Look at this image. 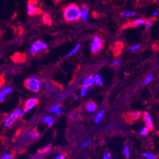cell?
Here are the masks:
<instances>
[{
    "label": "cell",
    "mask_w": 159,
    "mask_h": 159,
    "mask_svg": "<svg viewBox=\"0 0 159 159\" xmlns=\"http://www.w3.org/2000/svg\"><path fill=\"white\" fill-rule=\"evenodd\" d=\"M110 157H111V154L110 152H107L103 155V159H110Z\"/></svg>",
    "instance_id": "33"
},
{
    "label": "cell",
    "mask_w": 159,
    "mask_h": 159,
    "mask_svg": "<svg viewBox=\"0 0 159 159\" xmlns=\"http://www.w3.org/2000/svg\"><path fill=\"white\" fill-rule=\"evenodd\" d=\"M112 65L115 67H119L120 66V61L118 60H114L112 61Z\"/></svg>",
    "instance_id": "30"
},
{
    "label": "cell",
    "mask_w": 159,
    "mask_h": 159,
    "mask_svg": "<svg viewBox=\"0 0 159 159\" xmlns=\"http://www.w3.org/2000/svg\"><path fill=\"white\" fill-rule=\"evenodd\" d=\"M38 103V100L36 98H31L27 100L25 103L24 110H23V115L26 114L31 110H33Z\"/></svg>",
    "instance_id": "6"
},
{
    "label": "cell",
    "mask_w": 159,
    "mask_h": 159,
    "mask_svg": "<svg viewBox=\"0 0 159 159\" xmlns=\"http://www.w3.org/2000/svg\"><path fill=\"white\" fill-rule=\"evenodd\" d=\"M24 86L28 90L37 93L39 92L41 89V81L39 79L32 77L26 79L24 82Z\"/></svg>",
    "instance_id": "2"
},
{
    "label": "cell",
    "mask_w": 159,
    "mask_h": 159,
    "mask_svg": "<svg viewBox=\"0 0 159 159\" xmlns=\"http://www.w3.org/2000/svg\"><path fill=\"white\" fill-rule=\"evenodd\" d=\"M13 89L10 86L3 87L0 90V102H4L8 94L11 93Z\"/></svg>",
    "instance_id": "7"
},
{
    "label": "cell",
    "mask_w": 159,
    "mask_h": 159,
    "mask_svg": "<svg viewBox=\"0 0 159 159\" xmlns=\"http://www.w3.org/2000/svg\"><path fill=\"white\" fill-rule=\"evenodd\" d=\"M0 159H13V156L9 153H5Z\"/></svg>",
    "instance_id": "28"
},
{
    "label": "cell",
    "mask_w": 159,
    "mask_h": 159,
    "mask_svg": "<svg viewBox=\"0 0 159 159\" xmlns=\"http://www.w3.org/2000/svg\"><path fill=\"white\" fill-rule=\"evenodd\" d=\"M18 119L17 116H16V114L14 112L11 113L5 120L4 121V125L6 127V128H10L11 125H13L15 122Z\"/></svg>",
    "instance_id": "8"
},
{
    "label": "cell",
    "mask_w": 159,
    "mask_h": 159,
    "mask_svg": "<svg viewBox=\"0 0 159 159\" xmlns=\"http://www.w3.org/2000/svg\"><path fill=\"white\" fill-rule=\"evenodd\" d=\"M143 119L146 123L147 128L149 130H152L153 128V124L151 116L149 114L145 112L143 114Z\"/></svg>",
    "instance_id": "10"
},
{
    "label": "cell",
    "mask_w": 159,
    "mask_h": 159,
    "mask_svg": "<svg viewBox=\"0 0 159 159\" xmlns=\"http://www.w3.org/2000/svg\"><path fill=\"white\" fill-rule=\"evenodd\" d=\"M153 78H154V75H153V74H150V75H148L145 79V80H144V81H143V84H149V83L153 80Z\"/></svg>",
    "instance_id": "22"
},
{
    "label": "cell",
    "mask_w": 159,
    "mask_h": 159,
    "mask_svg": "<svg viewBox=\"0 0 159 159\" xmlns=\"http://www.w3.org/2000/svg\"><path fill=\"white\" fill-rule=\"evenodd\" d=\"M145 22H146L145 19L141 18V19H138L134 20L133 21L129 22L125 26L128 27H140L142 25H144L145 24Z\"/></svg>",
    "instance_id": "9"
},
{
    "label": "cell",
    "mask_w": 159,
    "mask_h": 159,
    "mask_svg": "<svg viewBox=\"0 0 159 159\" xmlns=\"http://www.w3.org/2000/svg\"><path fill=\"white\" fill-rule=\"evenodd\" d=\"M95 84V79H94V75H91L88 77H86L84 81H83V85L88 87H91Z\"/></svg>",
    "instance_id": "12"
},
{
    "label": "cell",
    "mask_w": 159,
    "mask_h": 159,
    "mask_svg": "<svg viewBox=\"0 0 159 159\" xmlns=\"http://www.w3.org/2000/svg\"><path fill=\"white\" fill-rule=\"evenodd\" d=\"M70 119H74V116H73V114H71V115L70 116Z\"/></svg>",
    "instance_id": "38"
},
{
    "label": "cell",
    "mask_w": 159,
    "mask_h": 159,
    "mask_svg": "<svg viewBox=\"0 0 159 159\" xmlns=\"http://www.w3.org/2000/svg\"><path fill=\"white\" fill-rule=\"evenodd\" d=\"M103 116H104V110H100V112H98L96 117H94V122L97 124L99 123L102 120Z\"/></svg>",
    "instance_id": "17"
},
{
    "label": "cell",
    "mask_w": 159,
    "mask_h": 159,
    "mask_svg": "<svg viewBox=\"0 0 159 159\" xmlns=\"http://www.w3.org/2000/svg\"><path fill=\"white\" fill-rule=\"evenodd\" d=\"M136 12L134 11H128V10H124L120 13V16L123 18H129L133 17L135 16Z\"/></svg>",
    "instance_id": "13"
},
{
    "label": "cell",
    "mask_w": 159,
    "mask_h": 159,
    "mask_svg": "<svg viewBox=\"0 0 159 159\" xmlns=\"http://www.w3.org/2000/svg\"><path fill=\"white\" fill-rule=\"evenodd\" d=\"M55 2H60V1H61V0H55Z\"/></svg>",
    "instance_id": "39"
},
{
    "label": "cell",
    "mask_w": 159,
    "mask_h": 159,
    "mask_svg": "<svg viewBox=\"0 0 159 159\" xmlns=\"http://www.w3.org/2000/svg\"><path fill=\"white\" fill-rule=\"evenodd\" d=\"M88 88L84 85H83L81 86V91H80V94L81 96L82 97H84L86 96V94H87V92H88Z\"/></svg>",
    "instance_id": "20"
},
{
    "label": "cell",
    "mask_w": 159,
    "mask_h": 159,
    "mask_svg": "<svg viewBox=\"0 0 159 159\" xmlns=\"http://www.w3.org/2000/svg\"><path fill=\"white\" fill-rule=\"evenodd\" d=\"M80 47H81V44H77L75 46H74V48L68 53V57H72V56H73L74 55H75L78 51H79V48H80Z\"/></svg>",
    "instance_id": "19"
},
{
    "label": "cell",
    "mask_w": 159,
    "mask_h": 159,
    "mask_svg": "<svg viewBox=\"0 0 159 159\" xmlns=\"http://www.w3.org/2000/svg\"><path fill=\"white\" fill-rule=\"evenodd\" d=\"M13 112L16 114L18 118H20L23 116V110L20 108H17Z\"/></svg>",
    "instance_id": "23"
},
{
    "label": "cell",
    "mask_w": 159,
    "mask_h": 159,
    "mask_svg": "<svg viewBox=\"0 0 159 159\" xmlns=\"http://www.w3.org/2000/svg\"><path fill=\"white\" fill-rule=\"evenodd\" d=\"M42 121L44 123H47L48 127H51L54 122V119L53 117L51 116H46L42 119Z\"/></svg>",
    "instance_id": "15"
},
{
    "label": "cell",
    "mask_w": 159,
    "mask_h": 159,
    "mask_svg": "<svg viewBox=\"0 0 159 159\" xmlns=\"http://www.w3.org/2000/svg\"><path fill=\"white\" fill-rule=\"evenodd\" d=\"M61 108L59 105H56L53 107L51 110H50V112L51 113H54L57 116H60L61 114Z\"/></svg>",
    "instance_id": "16"
},
{
    "label": "cell",
    "mask_w": 159,
    "mask_h": 159,
    "mask_svg": "<svg viewBox=\"0 0 159 159\" xmlns=\"http://www.w3.org/2000/svg\"><path fill=\"white\" fill-rule=\"evenodd\" d=\"M123 153L125 155L126 158H129L130 156V152H129V149L128 147H124V148H123Z\"/></svg>",
    "instance_id": "27"
},
{
    "label": "cell",
    "mask_w": 159,
    "mask_h": 159,
    "mask_svg": "<svg viewBox=\"0 0 159 159\" xmlns=\"http://www.w3.org/2000/svg\"><path fill=\"white\" fill-rule=\"evenodd\" d=\"M103 143H106V141H105V140H103V141H102Z\"/></svg>",
    "instance_id": "40"
},
{
    "label": "cell",
    "mask_w": 159,
    "mask_h": 159,
    "mask_svg": "<svg viewBox=\"0 0 159 159\" xmlns=\"http://www.w3.org/2000/svg\"><path fill=\"white\" fill-rule=\"evenodd\" d=\"M142 156L145 157V158H147V159H155L156 157H157L156 155H155L153 154H152V153H147V152L143 153Z\"/></svg>",
    "instance_id": "21"
},
{
    "label": "cell",
    "mask_w": 159,
    "mask_h": 159,
    "mask_svg": "<svg viewBox=\"0 0 159 159\" xmlns=\"http://www.w3.org/2000/svg\"><path fill=\"white\" fill-rule=\"evenodd\" d=\"M47 49V44L41 40L36 41L32 44L29 48V52L31 55H36L40 52L44 51Z\"/></svg>",
    "instance_id": "3"
},
{
    "label": "cell",
    "mask_w": 159,
    "mask_h": 159,
    "mask_svg": "<svg viewBox=\"0 0 159 159\" xmlns=\"http://www.w3.org/2000/svg\"><path fill=\"white\" fill-rule=\"evenodd\" d=\"M27 12L29 15H36L40 14L41 10L36 6V2L35 1H30L27 6Z\"/></svg>",
    "instance_id": "5"
},
{
    "label": "cell",
    "mask_w": 159,
    "mask_h": 159,
    "mask_svg": "<svg viewBox=\"0 0 159 159\" xmlns=\"http://www.w3.org/2000/svg\"><path fill=\"white\" fill-rule=\"evenodd\" d=\"M103 46V41L98 36H94L90 44V49L94 53H97L100 51Z\"/></svg>",
    "instance_id": "4"
},
{
    "label": "cell",
    "mask_w": 159,
    "mask_h": 159,
    "mask_svg": "<svg viewBox=\"0 0 159 159\" xmlns=\"http://www.w3.org/2000/svg\"><path fill=\"white\" fill-rule=\"evenodd\" d=\"M131 116H133L134 117H138L140 115V112L138 110H134V111H133V112H131Z\"/></svg>",
    "instance_id": "31"
},
{
    "label": "cell",
    "mask_w": 159,
    "mask_h": 159,
    "mask_svg": "<svg viewBox=\"0 0 159 159\" xmlns=\"http://www.w3.org/2000/svg\"><path fill=\"white\" fill-rule=\"evenodd\" d=\"M149 131H150V130L147 128V127H144V128L141 130L139 134L141 136H146L149 134Z\"/></svg>",
    "instance_id": "24"
},
{
    "label": "cell",
    "mask_w": 159,
    "mask_h": 159,
    "mask_svg": "<svg viewBox=\"0 0 159 159\" xmlns=\"http://www.w3.org/2000/svg\"><path fill=\"white\" fill-rule=\"evenodd\" d=\"M66 157V155L64 153H61L59 155H58L57 157H55L54 159H64Z\"/></svg>",
    "instance_id": "32"
},
{
    "label": "cell",
    "mask_w": 159,
    "mask_h": 159,
    "mask_svg": "<svg viewBox=\"0 0 159 159\" xmlns=\"http://www.w3.org/2000/svg\"><path fill=\"white\" fill-rule=\"evenodd\" d=\"M81 10V14H80V19H81L83 21L88 20L89 18V10L88 8V7L85 5H83Z\"/></svg>",
    "instance_id": "11"
},
{
    "label": "cell",
    "mask_w": 159,
    "mask_h": 159,
    "mask_svg": "<svg viewBox=\"0 0 159 159\" xmlns=\"http://www.w3.org/2000/svg\"><path fill=\"white\" fill-rule=\"evenodd\" d=\"M50 145H47L45 148H44L43 150H41L40 151V152L41 153H44V152H46L47 151H48L50 150Z\"/></svg>",
    "instance_id": "34"
},
{
    "label": "cell",
    "mask_w": 159,
    "mask_h": 159,
    "mask_svg": "<svg viewBox=\"0 0 159 159\" xmlns=\"http://www.w3.org/2000/svg\"><path fill=\"white\" fill-rule=\"evenodd\" d=\"M140 47H141V45L139 44H137L129 46L128 49L131 52H136L140 48Z\"/></svg>",
    "instance_id": "25"
},
{
    "label": "cell",
    "mask_w": 159,
    "mask_h": 159,
    "mask_svg": "<svg viewBox=\"0 0 159 159\" xmlns=\"http://www.w3.org/2000/svg\"><path fill=\"white\" fill-rule=\"evenodd\" d=\"M145 29L146 30H148L151 29L152 25H153V21L152 20H146V22L145 24Z\"/></svg>",
    "instance_id": "26"
},
{
    "label": "cell",
    "mask_w": 159,
    "mask_h": 159,
    "mask_svg": "<svg viewBox=\"0 0 159 159\" xmlns=\"http://www.w3.org/2000/svg\"><path fill=\"white\" fill-rule=\"evenodd\" d=\"M94 79H95V84L98 86H102L103 84V78L99 74H96L94 75Z\"/></svg>",
    "instance_id": "18"
},
{
    "label": "cell",
    "mask_w": 159,
    "mask_h": 159,
    "mask_svg": "<svg viewBox=\"0 0 159 159\" xmlns=\"http://www.w3.org/2000/svg\"><path fill=\"white\" fill-rule=\"evenodd\" d=\"M91 141L90 139L86 140V141H84V142L83 143V145H82L83 148H85L88 147L91 145Z\"/></svg>",
    "instance_id": "29"
},
{
    "label": "cell",
    "mask_w": 159,
    "mask_h": 159,
    "mask_svg": "<svg viewBox=\"0 0 159 159\" xmlns=\"http://www.w3.org/2000/svg\"><path fill=\"white\" fill-rule=\"evenodd\" d=\"M34 159H38V158H34Z\"/></svg>",
    "instance_id": "42"
},
{
    "label": "cell",
    "mask_w": 159,
    "mask_h": 159,
    "mask_svg": "<svg viewBox=\"0 0 159 159\" xmlns=\"http://www.w3.org/2000/svg\"><path fill=\"white\" fill-rule=\"evenodd\" d=\"M158 15V12L157 11H154L152 13V17H157Z\"/></svg>",
    "instance_id": "36"
},
{
    "label": "cell",
    "mask_w": 159,
    "mask_h": 159,
    "mask_svg": "<svg viewBox=\"0 0 159 159\" xmlns=\"http://www.w3.org/2000/svg\"><path fill=\"white\" fill-rule=\"evenodd\" d=\"M31 135H32V136H33V137L34 138H38L39 136V133H37L36 131H33V133H32Z\"/></svg>",
    "instance_id": "35"
},
{
    "label": "cell",
    "mask_w": 159,
    "mask_h": 159,
    "mask_svg": "<svg viewBox=\"0 0 159 159\" xmlns=\"http://www.w3.org/2000/svg\"><path fill=\"white\" fill-rule=\"evenodd\" d=\"M80 7L75 4H71L66 7L63 10V18L68 22H76L80 19Z\"/></svg>",
    "instance_id": "1"
},
{
    "label": "cell",
    "mask_w": 159,
    "mask_h": 159,
    "mask_svg": "<svg viewBox=\"0 0 159 159\" xmlns=\"http://www.w3.org/2000/svg\"><path fill=\"white\" fill-rule=\"evenodd\" d=\"M97 108V106L96 103L93 102H89L86 104V110L89 113H93L94 112L96 111Z\"/></svg>",
    "instance_id": "14"
},
{
    "label": "cell",
    "mask_w": 159,
    "mask_h": 159,
    "mask_svg": "<svg viewBox=\"0 0 159 159\" xmlns=\"http://www.w3.org/2000/svg\"><path fill=\"white\" fill-rule=\"evenodd\" d=\"M146 1H153V0H146Z\"/></svg>",
    "instance_id": "41"
},
{
    "label": "cell",
    "mask_w": 159,
    "mask_h": 159,
    "mask_svg": "<svg viewBox=\"0 0 159 159\" xmlns=\"http://www.w3.org/2000/svg\"><path fill=\"white\" fill-rule=\"evenodd\" d=\"M74 98L75 100H78L79 98V95L77 94H75L74 96Z\"/></svg>",
    "instance_id": "37"
}]
</instances>
